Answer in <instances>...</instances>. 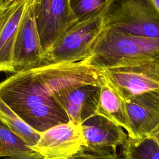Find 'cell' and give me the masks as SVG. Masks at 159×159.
<instances>
[{
    "instance_id": "obj_4",
    "label": "cell",
    "mask_w": 159,
    "mask_h": 159,
    "mask_svg": "<svg viewBox=\"0 0 159 159\" xmlns=\"http://www.w3.org/2000/svg\"><path fill=\"white\" fill-rule=\"evenodd\" d=\"M105 17L112 30L159 39V12L150 0H114Z\"/></svg>"
},
{
    "instance_id": "obj_13",
    "label": "cell",
    "mask_w": 159,
    "mask_h": 159,
    "mask_svg": "<svg viewBox=\"0 0 159 159\" xmlns=\"http://www.w3.org/2000/svg\"><path fill=\"white\" fill-rule=\"evenodd\" d=\"M96 114L102 116L119 125L132 137L128 116L124 99L106 81L101 86Z\"/></svg>"
},
{
    "instance_id": "obj_3",
    "label": "cell",
    "mask_w": 159,
    "mask_h": 159,
    "mask_svg": "<svg viewBox=\"0 0 159 159\" xmlns=\"http://www.w3.org/2000/svg\"><path fill=\"white\" fill-rule=\"evenodd\" d=\"M102 68L106 81L123 99L159 91V58H124Z\"/></svg>"
},
{
    "instance_id": "obj_15",
    "label": "cell",
    "mask_w": 159,
    "mask_h": 159,
    "mask_svg": "<svg viewBox=\"0 0 159 159\" xmlns=\"http://www.w3.org/2000/svg\"><path fill=\"white\" fill-rule=\"evenodd\" d=\"M0 123L20 137L26 144L35 145L40 137L41 133L27 124L0 98Z\"/></svg>"
},
{
    "instance_id": "obj_10",
    "label": "cell",
    "mask_w": 159,
    "mask_h": 159,
    "mask_svg": "<svg viewBox=\"0 0 159 159\" xmlns=\"http://www.w3.org/2000/svg\"><path fill=\"white\" fill-rule=\"evenodd\" d=\"M124 101L132 138L150 135L159 126V91L132 96Z\"/></svg>"
},
{
    "instance_id": "obj_11",
    "label": "cell",
    "mask_w": 159,
    "mask_h": 159,
    "mask_svg": "<svg viewBox=\"0 0 159 159\" xmlns=\"http://www.w3.org/2000/svg\"><path fill=\"white\" fill-rule=\"evenodd\" d=\"M101 86L85 84L66 88L52 94L69 120L81 124L96 115Z\"/></svg>"
},
{
    "instance_id": "obj_14",
    "label": "cell",
    "mask_w": 159,
    "mask_h": 159,
    "mask_svg": "<svg viewBox=\"0 0 159 159\" xmlns=\"http://www.w3.org/2000/svg\"><path fill=\"white\" fill-rule=\"evenodd\" d=\"M0 157H6V159H42L20 137L1 123Z\"/></svg>"
},
{
    "instance_id": "obj_21",
    "label": "cell",
    "mask_w": 159,
    "mask_h": 159,
    "mask_svg": "<svg viewBox=\"0 0 159 159\" xmlns=\"http://www.w3.org/2000/svg\"><path fill=\"white\" fill-rule=\"evenodd\" d=\"M159 12V0H150Z\"/></svg>"
},
{
    "instance_id": "obj_17",
    "label": "cell",
    "mask_w": 159,
    "mask_h": 159,
    "mask_svg": "<svg viewBox=\"0 0 159 159\" xmlns=\"http://www.w3.org/2000/svg\"><path fill=\"white\" fill-rule=\"evenodd\" d=\"M114 0H70L77 22L83 21L107 11Z\"/></svg>"
},
{
    "instance_id": "obj_6",
    "label": "cell",
    "mask_w": 159,
    "mask_h": 159,
    "mask_svg": "<svg viewBox=\"0 0 159 159\" xmlns=\"http://www.w3.org/2000/svg\"><path fill=\"white\" fill-rule=\"evenodd\" d=\"M34 12L43 52L77 22L70 0H34Z\"/></svg>"
},
{
    "instance_id": "obj_5",
    "label": "cell",
    "mask_w": 159,
    "mask_h": 159,
    "mask_svg": "<svg viewBox=\"0 0 159 159\" xmlns=\"http://www.w3.org/2000/svg\"><path fill=\"white\" fill-rule=\"evenodd\" d=\"M159 58V39L119 33L107 28L97 42L91 57L101 68L124 58Z\"/></svg>"
},
{
    "instance_id": "obj_7",
    "label": "cell",
    "mask_w": 159,
    "mask_h": 159,
    "mask_svg": "<svg viewBox=\"0 0 159 159\" xmlns=\"http://www.w3.org/2000/svg\"><path fill=\"white\" fill-rule=\"evenodd\" d=\"M33 1L30 0L27 4L17 30L12 53L16 72L43 65L44 52L35 22Z\"/></svg>"
},
{
    "instance_id": "obj_1",
    "label": "cell",
    "mask_w": 159,
    "mask_h": 159,
    "mask_svg": "<svg viewBox=\"0 0 159 159\" xmlns=\"http://www.w3.org/2000/svg\"><path fill=\"white\" fill-rule=\"evenodd\" d=\"M0 98L39 132L70 121L33 69L16 71L1 81Z\"/></svg>"
},
{
    "instance_id": "obj_2",
    "label": "cell",
    "mask_w": 159,
    "mask_h": 159,
    "mask_svg": "<svg viewBox=\"0 0 159 159\" xmlns=\"http://www.w3.org/2000/svg\"><path fill=\"white\" fill-rule=\"evenodd\" d=\"M106 13L72 25L44 53L43 65L76 62L91 57L97 42L107 29Z\"/></svg>"
},
{
    "instance_id": "obj_22",
    "label": "cell",
    "mask_w": 159,
    "mask_h": 159,
    "mask_svg": "<svg viewBox=\"0 0 159 159\" xmlns=\"http://www.w3.org/2000/svg\"><path fill=\"white\" fill-rule=\"evenodd\" d=\"M2 1H0V16H1V12H2Z\"/></svg>"
},
{
    "instance_id": "obj_23",
    "label": "cell",
    "mask_w": 159,
    "mask_h": 159,
    "mask_svg": "<svg viewBox=\"0 0 159 159\" xmlns=\"http://www.w3.org/2000/svg\"><path fill=\"white\" fill-rule=\"evenodd\" d=\"M0 1H3V0H0Z\"/></svg>"
},
{
    "instance_id": "obj_20",
    "label": "cell",
    "mask_w": 159,
    "mask_h": 159,
    "mask_svg": "<svg viewBox=\"0 0 159 159\" xmlns=\"http://www.w3.org/2000/svg\"><path fill=\"white\" fill-rule=\"evenodd\" d=\"M150 135L154 137L159 143V126L152 132Z\"/></svg>"
},
{
    "instance_id": "obj_16",
    "label": "cell",
    "mask_w": 159,
    "mask_h": 159,
    "mask_svg": "<svg viewBox=\"0 0 159 159\" xmlns=\"http://www.w3.org/2000/svg\"><path fill=\"white\" fill-rule=\"evenodd\" d=\"M123 159H159V143L151 135L142 138L127 137L123 145Z\"/></svg>"
},
{
    "instance_id": "obj_18",
    "label": "cell",
    "mask_w": 159,
    "mask_h": 159,
    "mask_svg": "<svg viewBox=\"0 0 159 159\" xmlns=\"http://www.w3.org/2000/svg\"><path fill=\"white\" fill-rule=\"evenodd\" d=\"M66 159H123L117 153L101 154L93 152L84 147L79 152Z\"/></svg>"
},
{
    "instance_id": "obj_8",
    "label": "cell",
    "mask_w": 159,
    "mask_h": 159,
    "mask_svg": "<svg viewBox=\"0 0 159 159\" xmlns=\"http://www.w3.org/2000/svg\"><path fill=\"white\" fill-rule=\"evenodd\" d=\"M84 147L81 124L70 120L42 132L37 143L30 147L42 159H66Z\"/></svg>"
},
{
    "instance_id": "obj_9",
    "label": "cell",
    "mask_w": 159,
    "mask_h": 159,
    "mask_svg": "<svg viewBox=\"0 0 159 159\" xmlns=\"http://www.w3.org/2000/svg\"><path fill=\"white\" fill-rule=\"evenodd\" d=\"M81 127L85 147L97 153H117V148L123 145L128 137L121 127L97 114L81 124Z\"/></svg>"
},
{
    "instance_id": "obj_12",
    "label": "cell",
    "mask_w": 159,
    "mask_h": 159,
    "mask_svg": "<svg viewBox=\"0 0 159 159\" xmlns=\"http://www.w3.org/2000/svg\"><path fill=\"white\" fill-rule=\"evenodd\" d=\"M30 0H22L2 7L0 16V72L14 73L12 53L17 30Z\"/></svg>"
},
{
    "instance_id": "obj_19",
    "label": "cell",
    "mask_w": 159,
    "mask_h": 159,
    "mask_svg": "<svg viewBox=\"0 0 159 159\" xmlns=\"http://www.w3.org/2000/svg\"><path fill=\"white\" fill-rule=\"evenodd\" d=\"M20 1L22 0H3L2 2V7L4 8L9 7Z\"/></svg>"
}]
</instances>
